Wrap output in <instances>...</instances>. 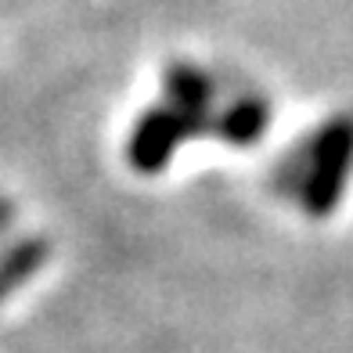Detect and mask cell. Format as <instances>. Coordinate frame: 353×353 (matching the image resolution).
<instances>
[{
	"label": "cell",
	"instance_id": "6",
	"mask_svg": "<svg viewBox=\"0 0 353 353\" xmlns=\"http://www.w3.org/2000/svg\"><path fill=\"white\" fill-rule=\"evenodd\" d=\"M307 170H310V152H307V137H303L292 152H285L274 163V170H270V191H274V195L299 199Z\"/></svg>",
	"mask_w": 353,
	"mask_h": 353
},
{
	"label": "cell",
	"instance_id": "2",
	"mask_svg": "<svg viewBox=\"0 0 353 353\" xmlns=\"http://www.w3.org/2000/svg\"><path fill=\"white\" fill-rule=\"evenodd\" d=\"M205 134H213V116H195V112H184L170 101L152 105L130 130L126 163L137 173H159L166 170L173 152L188 137H205Z\"/></svg>",
	"mask_w": 353,
	"mask_h": 353
},
{
	"label": "cell",
	"instance_id": "7",
	"mask_svg": "<svg viewBox=\"0 0 353 353\" xmlns=\"http://www.w3.org/2000/svg\"><path fill=\"white\" fill-rule=\"evenodd\" d=\"M11 216H14V210H11V202H8V199H0V231H4L8 223H11Z\"/></svg>",
	"mask_w": 353,
	"mask_h": 353
},
{
	"label": "cell",
	"instance_id": "1",
	"mask_svg": "<svg viewBox=\"0 0 353 353\" xmlns=\"http://www.w3.org/2000/svg\"><path fill=\"white\" fill-rule=\"evenodd\" d=\"M310 170L299 191L303 213L314 220H325L343 202L350 173H353V112H339L328 123H321L307 137Z\"/></svg>",
	"mask_w": 353,
	"mask_h": 353
},
{
	"label": "cell",
	"instance_id": "3",
	"mask_svg": "<svg viewBox=\"0 0 353 353\" xmlns=\"http://www.w3.org/2000/svg\"><path fill=\"white\" fill-rule=\"evenodd\" d=\"M270 126V105L260 94H238V98L213 116V134L223 137L228 144H256Z\"/></svg>",
	"mask_w": 353,
	"mask_h": 353
},
{
	"label": "cell",
	"instance_id": "4",
	"mask_svg": "<svg viewBox=\"0 0 353 353\" xmlns=\"http://www.w3.org/2000/svg\"><path fill=\"white\" fill-rule=\"evenodd\" d=\"M163 87H166L170 105L184 108V112H195V116H213L216 79H213L210 72H205V69L188 65V61H176V65H170V69H166Z\"/></svg>",
	"mask_w": 353,
	"mask_h": 353
},
{
	"label": "cell",
	"instance_id": "5",
	"mask_svg": "<svg viewBox=\"0 0 353 353\" xmlns=\"http://www.w3.org/2000/svg\"><path fill=\"white\" fill-rule=\"evenodd\" d=\"M47 252H51V245L37 234L19 238V242H11L4 252H0V303L47 263Z\"/></svg>",
	"mask_w": 353,
	"mask_h": 353
}]
</instances>
